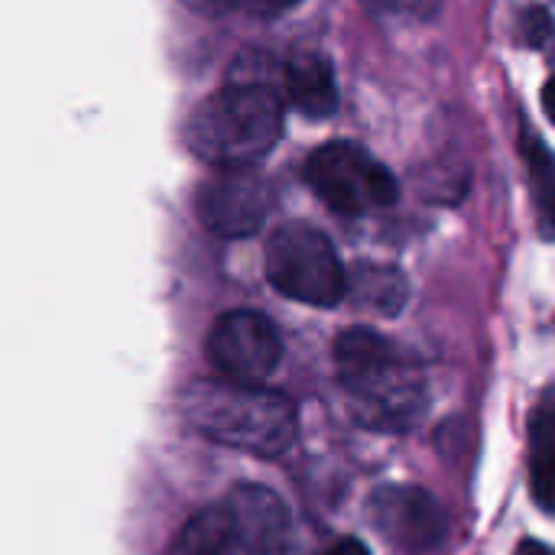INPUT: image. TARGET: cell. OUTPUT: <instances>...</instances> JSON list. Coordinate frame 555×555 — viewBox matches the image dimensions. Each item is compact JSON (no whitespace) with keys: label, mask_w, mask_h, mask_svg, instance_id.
<instances>
[{"label":"cell","mask_w":555,"mask_h":555,"mask_svg":"<svg viewBox=\"0 0 555 555\" xmlns=\"http://www.w3.org/2000/svg\"><path fill=\"white\" fill-rule=\"evenodd\" d=\"M527 153V166H530V189H533V205H537V218H540V234L546 241H555V159L553 153L537 143L527 140L524 143Z\"/></svg>","instance_id":"5bb4252c"},{"label":"cell","mask_w":555,"mask_h":555,"mask_svg":"<svg viewBox=\"0 0 555 555\" xmlns=\"http://www.w3.org/2000/svg\"><path fill=\"white\" fill-rule=\"evenodd\" d=\"M530 491L546 514H555V397H543L530 420Z\"/></svg>","instance_id":"7c38bea8"},{"label":"cell","mask_w":555,"mask_h":555,"mask_svg":"<svg viewBox=\"0 0 555 555\" xmlns=\"http://www.w3.org/2000/svg\"><path fill=\"white\" fill-rule=\"evenodd\" d=\"M169 555H260L254 550V543L244 537L241 524L234 520L231 507L211 504L205 511H198L182 533L176 537Z\"/></svg>","instance_id":"8fae6325"},{"label":"cell","mask_w":555,"mask_h":555,"mask_svg":"<svg viewBox=\"0 0 555 555\" xmlns=\"http://www.w3.org/2000/svg\"><path fill=\"white\" fill-rule=\"evenodd\" d=\"M325 555H371V553H367V546H364L361 540H351V537H348V540H338V543H335V546H332Z\"/></svg>","instance_id":"ac0fdd59"},{"label":"cell","mask_w":555,"mask_h":555,"mask_svg":"<svg viewBox=\"0 0 555 555\" xmlns=\"http://www.w3.org/2000/svg\"><path fill=\"white\" fill-rule=\"evenodd\" d=\"M338 384L351 416L377 433L416 426L429 406L420 364L374 328H348L335 341Z\"/></svg>","instance_id":"6da1fadb"},{"label":"cell","mask_w":555,"mask_h":555,"mask_svg":"<svg viewBox=\"0 0 555 555\" xmlns=\"http://www.w3.org/2000/svg\"><path fill=\"white\" fill-rule=\"evenodd\" d=\"M273 192L254 169H224L195 198L198 221L218 237H254L270 215Z\"/></svg>","instance_id":"52a82bcc"},{"label":"cell","mask_w":555,"mask_h":555,"mask_svg":"<svg viewBox=\"0 0 555 555\" xmlns=\"http://www.w3.org/2000/svg\"><path fill=\"white\" fill-rule=\"evenodd\" d=\"M224 504L241 524L244 537L260 555H280L289 543V511L286 504L263 485H237L228 491Z\"/></svg>","instance_id":"9c48e42d"},{"label":"cell","mask_w":555,"mask_h":555,"mask_svg":"<svg viewBox=\"0 0 555 555\" xmlns=\"http://www.w3.org/2000/svg\"><path fill=\"white\" fill-rule=\"evenodd\" d=\"M267 280L286 299L332 309L348 296V270L338 260L332 241L306 224H280L267 241Z\"/></svg>","instance_id":"277c9868"},{"label":"cell","mask_w":555,"mask_h":555,"mask_svg":"<svg viewBox=\"0 0 555 555\" xmlns=\"http://www.w3.org/2000/svg\"><path fill=\"white\" fill-rule=\"evenodd\" d=\"M348 296L380 315H397L410 296L406 276L397 267L380 263H361L348 273Z\"/></svg>","instance_id":"4fadbf2b"},{"label":"cell","mask_w":555,"mask_h":555,"mask_svg":"<svg viewBox=\"0 0 555 555\" xmlns=\"http://www.w3.org/2000/svg\"><path fill=\"white\" fill-rule=\"evenodd\" d=\"M524 33H527V42L543 46V42L553 36V16H550V10L530 7V10L524 13Z\"/></svg>","instance_id":"2e32d148"},{"label":"cell","mask_w":555,"mask_h":555,"mask_svg":"<svg viewBox=\"0 0 555 555\" xmlns=\"http://www.w3.org/2000/svg\"><path fill=\"white\" fill-rule=\"evenodd\" d=\"M182 133L202 163L254 169L283 133V101L260 78L231 81L192 107Z\"/></svg>","instance_id":"3957f363"},{"label":"cell","mask_w":555,"mask_h":555,"mask_svg":"<svg viewBox=\"0 0 555 555\" xmlns=\"http://www.w3.org/2000/svg\"><path fill=\"white\" fill-rule=\"evenodd\" d=\"M192 7L205 10V13H218V10H228V7H237V0H189Z\"/></svg>","instance_id":"ffe728a7"},{"label":"cell","mask_w":555,"mask_h":555,"mask_svg":"<svg viewBox=\"0 0 555 555\" xmlns=\"http://www.w3.org/2000/svg\"><path fill=\"white\" fill-rule=\"evenodd\" d=\"M205 351L221 377L241 384H260L276 371L283 358V341L267 315L254 309H234L211 325Z\"/></svg>","instance_id":"8992f818"},{"label":"cell","mask_w":555,"mask_h":555,"mask_svg":"<svg viewBox=\"0 0 555 555\" xmlns=\"http://www.w3.org/2000/svg\"><path fill=\"white\" fill-rule=\"evenodd\" d=\"M364 3L384 16H400L413 23H429L442 10V0H364Z\"/></svg>","instance_id":"9a60e30c"},{"label":"cell","mask_w":555,"mask_h":555,"mask_svg":"<svg viewBox=\"0 0 555 555\" xmlns=\"http://www.w3.org/2000/svg\"><path fill=\"white\" fill-rule=\"evenodd\" d=\"M371 524L384 540H390L406 553L436 550L449 533L446 511L436 504L433 494L413 485L380 488L371 498Z\"/></svg>","instance_id":"ba28073f"},{"label":"cell","mask_w":555,"mask_h":555,"mask_svg":"<svg viewBox=\"0 0 555 555\" xmlns=\"http://www.w3.org/2000/svg\"><path fill=\"white\" fill-rule=\"evenodd\" d=\"M543 111H546V117L553 120L555 127V75L546 81V88H543Z\"/></svg>","instance_id":"44dd1931"},{"label":"cell","mask_w":555,"mask_h":555,"mask_svg":"<svg viewBox=\"0 0 555 555\" xmlns=\"http://www.w3.org/2000/svg\"><path fill=\"white\" fill-rule=\"evenodd\" d=\"M299 0H237L241 10L254 13V16H280L286 10H293Z\"/></svg>","instance_id":"e0dca14e"},{"label":"cell","mask_w":555,"mask_h":555,"mask_svg":"<svg viewBox=\"0 0 555 555\" xmlns=\"http://www.w3.org/2000/svg\"><path fill=\"white\" fill-rule=\"evenodd\" d=\"M182 416L205 439L276 459L296 442V406L286 393L228 377H198L182 390Z\"/></svg>","instance_id":"7a4b0ae2"},{"label":"cell","mask_w":555,"mask_h":555,"mask_svg":"<svg viewBox=\"0 0 555 555\" xmlns=\"http://www.w3.org/2000/svg\"><path fill=\"white\" fill-rule=\"evenodd\" d=\"M302 176L332 211L348 218L390 208L400 195L393 172L351 140H332L319 146L306 159Z\"/></svg>","instance_id":"5b68a950"},{"label":"cell","mask_w":555,"mask_h":555,"mask_svg":"<svg viewBox=\"0 0 555 555\" xmlns=\"http://www.w3.org/2000/svg\"><path fill=\"white\" fill-rule=\"evenodd\" d=\"M283 91L289 104L312 120H325L338 111V81L328 55L315 49H302L286 62Z\"/></svg>","instance_id":"30bf717a"},{"label":"cell","mask_w":555,"mask_h":555,"mask_svg":"<svg viewBox=\"0 0 555 555\" xmlns=\"http://www.w3.org/2000/svg\"><path fill=\"white\" fill-rule=\"evenodd\" d=\"M514 555H555V550L553 546H546V543L527 540V543H520V546H517V553Z\"/></svg>","instance_id":"d6986e66"}]
</instances>
